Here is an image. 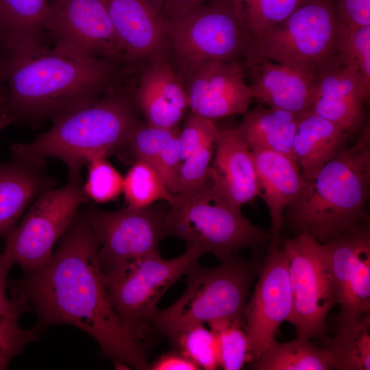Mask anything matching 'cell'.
<instances>
[{"instance_id": "ab89813d", "label": "cell", "mask_w": 370, "mask_h": 370, "mask_svg": "<svg viewBox=\"0 0 370 370\" xmlns=\"http://www.w3.org/2000/svg\"><path fill=\"white\" fill-rule=\"evenodd\" d=\"M10 269L5 263L1 252H0V316L8 312L12 306L13 299L8 298L6 288L8 287V275Z\"/></svg>"}, {"instance_id": "ba28073f", "label": "cell", "mask_w": 370, "mask_h": 370, "mask_svg": "<svg viewBox=\"0 0 370 370\" xmlns=\"http://www.w3.org/2000/svg\"><path fill=\"white\" fill-rule=\"evenodd\" d=\"M164 19L181 77L206 62L243 60L252 40L230 0H212Z\"/></svg>"}, {"instance_id": "9c48e42d", "label": "cell", "mask_w": 370, "mask_h": 370, "mask_svg": "<svg viewBox=\"0 0 370 370\" xmlns=\"http://www.w3.org/2000/svg\"><path fill=\"white\" fill-rule=\"evenodd\" d=\"M204 254L197 247L186 245L181 256L164 260L159 253L139 258L125 267L103 273L113 307L140 340L145 337L157 305L168 288L199 264Z\"/></svg>"}, {"instance_id": "6da1fadb", "label": "cell", "mask_w": 370, "mask_h": 370, "mask_svg": "<svg viewBox=\"0 0 370 370\" xmlns=\"http://www.w3.org/2000/svg\"><path fill=\"white\" fill-rule=\"evenodd\" d=\"M99 242L83 212L58 241L49 261L8 287L20 293L37 316L39 333L67 324L92 336L101 356L136 369H149L145 349L123 323L110 299L98 260Z\"/></svg>"}, {"instance_id": "ffe728a7", "label": "cell", "mask_w": 370, "mask_h": 370, "mask_svg": "<svg viewBox=\"0 0 370 370\" xmlns=\"http://www.w3.org/2000/svg\"><path fill=\"white\" fill-rule=\"evenodd\" d=\"M254 99L269 108L302 114L312 105L315 75L286 64L262 61L247 66Z\"/></svg>"}, {"instance_id": "484cf974", "label": "cell", "mask_w": 370, "mask_h": 370, "mask_svg": "<svg viewBox=\"0 0 370 370\" xmlns=\"http://www.w3.org/2000/svg\"><path fill=\"white\" fill-rule=\"evenodd\" d=\"M251 367L256 370H330L334 369V364L325 347H319L310 340L296 338L274 342Z\"/></svg>"}, {"instance_id": "5bb4252c", "label": "cell", "mask_w": 370, "mask_h": 370, "mask_svg": "<svg viewBox=\"0 0 370 370\" xmlns=\"http://www.w3.org/2000/svg\"><path fill=\"white\" fill-rule=\"evenodd\" d=\"M292 306L286 256L280 246L270 247L243 313L249 363L256 362L276 341L279 328L290 316Z\"/></svg>"}, {"instance_id": "30bf717a", "label": "cell", "mask_w": 370, "mask_h": 370, "mask_svg": "<svg viewBox=\"0 0 370 370\" xmlns=\"http://www.w3.org/2000/svg\"><path fill=\"white\" fill-rule=\"evenodd\" d=\"M280 246L288 261L293 301L286 321L295 326L297 338H325L327 317L339 300L326 246L306 232L282 238Z\"/></svg>"}, {"instance_id": "277c9868", "label": "cell", "mask_w": 370, "mask_h": 370, "mask_svg": "<svg viewBox=\"0 0 370 370\" xmlns=\"http://www.w3.org/2000/svg\"><path fill=\"white\" fill-rule=\"evenodd\" d=\"M370 123L352 146L328 162L286 208L288 225L321 243L369 219Z\"/></svg>"}, {"instance_id": "f546056e", "label": "cell", "mask_w": 370, "mask_h": 370, "mask_svg": "<svg viewBox=\"0 0 370 370\" xmlns=\"http://www.w3.org/2000/svg\"><path fill=\"white\" fill-rule=\"evenodd\" d=\"M307 0H230L252 40L262 37Z\"/></svg>"}, {"instance_id": "3957f363", "label": "cell", "mask_w": 370, "mask_h": 370, "mask_svg": "<svg viewBox=\"0 0 370 370\" xmlns=\"http://www.w3.org/2000/svg\"><path fill=\"white\" fill-rule=\"evenodd\" d=\"M142 121L127 84L55 118L47 132L10 151L13 160L40 167L48 158L60 159L69 180H78L85 164L117 152Z\"/></svg>"}, {"instance_id": "8fae6325", "label": "cell", "mask_w": 370, "mask_h": 370, "mask_svg": "<svg viewBox=\"0 0 370 370\" xmlns=\"http://www.w3.org/2000/svg\"><path fill=\"white\" fill-rule=\"evenodd\" d=\"M88 199L81 179L43 191L5 239L1 254L6 265H18L27 274L47 263L55 245Z\"/></svg>"}, {"instance_id": "9a60e30c", "label": "cell", "mask_w": 370, "mask_h": 370, "mask_svg": "<svg viewBox=\"0 0 370 370\" xmlns=\"http://www.w3.org/2000/svg\"><path fill=\"white\" fill-rule=\"evenodd\" d=\"M243 60L206 62L182 77L191 112L208 119L244 114L254 100Z\"/></svg>"}, {"instance_id": "7402d4cb", "label": "cell", "mask_w": 370, "mask_h": 370, "mask_svg": "<svg viewBox=\"0 0 370 370\" xmlns=\"http://www.w3.org/2000/svg\"><path fill=\"white\" fill-rule=\"evenodd\" d=\"M40 168L15 160L0 164V238L5 239L38 196L53 187Z\"/></svg>"}, {"instance_id": "4316f807", "label": "cell", "mask_w": 370, "mask_h": 370, "mask_svg": "<svg viewBox=\"0 0 370 370\" xmlns=\"http://www.w3.org/2000/svg\"><path fill=\"white\" fill-rule=\"evenodd\" d=\"M370 314L347 323H338L334 338L325 349L334 369H370Z\"/></svg>"}, {"instance_id": "836d02e7", "label": "cell", "mask_w": 370, "mask_h": 370, "mask_svg": "<svg viewBox=\"0 0 370 370\" xmlns=\"http://www.w3.org/2000/svg\"><path fill=\"white\" fill-rule=\"evenodd\" d=\"M88 176L83 185L88 198L99 204L116 200L122 193L123 177L106 160L97 157L87 163Z\"/></svg>"}, {"instance_id": "f1b7e54d", "label": "cell", "mask_w": 370, "mask_h": 370, "mask_svg": "<svg viewBox=\"0 0 370 370\" xmlns=\"http://www.w3.org/2000/svg\"><path fill=\"white\" fill-rule=\"evenodd\" d=\"M122 192L127 206L132 208H143L156 201L170 204L174 199L157 171L142 160H134L123 177Z\"/></svg>"}, {"instance_id": "74e56055", "label": "cell", "mask_w": 370, "mask_h": 370, "mask_svg": "<svg viewBox=\"0 0 370 370\" xmlns=\"http://www.w3.org/2000/svg\"><path fill=\"white\" fill-rule=\"evenodd\" d=\"M149 369L152 370H198L200 368L187 357L180 352L173 351L161 356L151 365Z\"/></svg>"}, {"instance_id": "8d00e7d4", "label": "cell", "mask_w": 370, "mask_h": 370, "mask_svg": "<svg viewBox=\"0 0 370 370\" xmlns=\"http://www.w3.org/2000/svg\"><path fill=\"white\" fill-rule=\"evenodd\" d=\"M340 25L348 28L370 26V0H332Z\"/></svg>"}, {"instance_id": "4dcf8cb0", "label": "cell", "mask_w": 370, "mask_h": 370, "mask_svg": "<svg viewBox=\"0 0 370 370\" xmlns=\"http://www.w3.org/2000/svg\"><path fill=\"white\" fill-rule=\"evenodd\" d=\"M10 291L12 306L0 316V370L7 369L12 358L20 354L29 343L36 341L40 334L36 326L29 330L20 326V316L30 309L20 293L11 288Z\"/></svg>"}, {"instance_id": "e575fe53", "label": "cell", "mask_w": 370, "mask_h": 370, "mask_svg": "<svg viewBox=\"0 0 370 370\" xmlns=\"http://www.w3.org/2000/svg\"><path fill=\"white\" fill-rule=\"evenodd\" d=\"M214 146L215 142L208 143L183 160L176 195L190 194L200 188L206 182L210 176Z\"/></svg>"}, {"instance_id": "ac0fdd59", "label": "cell", "mask_w": 370, "mask_h": 370, "mask_svg": "<svg viewBox=\"0 0 370 370\" xmlns=\"http://www.w3.org/2000/svg\"><path fill=\"white\" fill-rule=\"evenodd\" d=\"M365 104L356 74L336 57L315 75L314 94L309 112L352 134L363 123Z\"/></svg>"}, {"instance_id": "d590c367", "label": "cell", "mask_w": 370, "mask_h": 370, "mask_svg": "<svg viewBox=\"0 0 370 370\" xmlns=\"http://www.w3.org/2000/svg\"><path fill=\"white\" fill-rule=\"evenodd\" d=\"M219 133L214 120L191 112L179 134L182 161L203 146L214 143Z\"/></svg>"}, {"instance_id": "1f68e13d", "label": "cell", "mask_w": 370, "mask_h": 370, "mask_svg": "<svg viewBox=\"0 0 370 370\" xmlns=\"http://www.w3.org/2000/svg\"><path fill=\"white\" fill-rule=\"evenodd\" d=\"M208 323L216 338L219 366L225 370H238L249 362L248 338L242 323L220 319Z\"/></svg>"}, {"instance_id": "7bdbcfd3", "label": "cell", "mask_w": 370, "mask_h": 370, "mask_svg": "<svg viewBox=\"0 0 370 370\" xmlns=\"http://www.w3.org/2000/svg\"><path fill=\"white\" fill-rule=\"evenodd\" d=\"M52 0H49V2L51 1Z\"/></svg>"}, {"instance_id": "d6a6232c", "label": "cell", "mask_w": 370, "mask_h": 370, "mask_svg": "<svg viewBox=\"0 0 370 370\" xmlns=\"http://www.w3.org/2000/svg\"><path fill=\"white\" fill-rule=\"evenodd\" d=\"M170 343L173 349L189 358L200 369L213 370L219 367L215 336L203 324H196L187 328Z\"/></svg>"}, {"instance_id": "60d3db41", "label": "cell", "mask_w": 370, "mask_h": 370, "mask_svg": "<svg viewBox=\"0 0 370 370\" xmlns=\"http://www.w3.org/2000/svg\"><path fill=\"white\" fill-rule=\"evenodd\" d=\"M12 123L14 121L8 110L3 95L0 98V131Z\"/></svg>"}, {"instance_id": "7a4b0ae2", "label": "cell", "mask_w": 370, "mask_h": 370, "mask_svg": "<svg viewBox=\"0 0 370 370\" xmlns=\"http://www.w3.org/2000/svg\"><path fill=\"white\" fill-rule=\"evenodd\" d=\"M1 52L4 99L14 122L53 120L128 84L132 77L116 60L45 43L16 44Z\"/></svg>"}, {"instance_id": "83f0119b", "label": "cell", "mask_w": 370, "mask_h": 370, "mask_svg": "<svg viewBox=\"0 0 370 370\" xmlns=\"http://www.w3.org/2000/svg\"><path fill=\"white\" fill-rule=\"evenodd\" d=\"M336 60L356 74L362 97H370V26L348 28L339 25Z\"/></svg>"}, {"instance_id": "d4e9b609", "label": "cell", "mask_w": 370, "mask_h": 370, "mask_svg": "<svg viewBox=\"0 0 370 370\" xmlns=\"http://www.w3.org/2000/svg\"><path fill=\"white\" fill-rule=\"evenodd\" d=\"M49 0H0V47L45 43Z\"/></svg>"}, {"instance_id": "5b68a950", "label": "cell", "mask_w": 370, "mask_h": 370, "mask_svg": "<svg viewBox=\"0 0 370 370\" xmlns=\"http://www.w3.org/2000/svg\"><path fill=\"white\" fill-rule=\"evenodd\" d=\"M262 264L258 254L249 260L234 255L214 268L199 264L188 273L184 294L169 307L158 310L150 325L171 342L196 324L230 319L244 325L247 298Z\"/></svg>"}, {"instance_id": "2e32d148", "label": "cell", "mask_w": 370, "mask_h": 370, "mask_svg": "<svg viewBox=\"0 0 370 370\" xmlns=\"http://www.w3.org/2000/svg\"><path fill=\"white\" fill-rule=\"evenodd\" d=\"M129 90L144 121L151 125L174 127L188 107L184 82L171 53L157 56L135 71Z\"/></svg>"}, {"instance_id": "b9f144b4", "label": "cell", "mask_w": 370, "mask_h": 370, "mask_svg": "<svg viewBox=\"0 0 370 370\" xmlns=\"http://www.w3.org/2000/svg\"><path fill=\"white\" fill-rule=\"evenodd\" d=\"M5 94L4 77H3V66L0 50V98Z\"/></svg>"}, {"instance_id": "7c38bea8", "label": "cell", "mask_w": 370, "mask_h": 370, "mask_svg": "<svg viewBox=\"0 0 370 370\" xmlns=\"http://www.w3.org/2000/svg\"><path fill=\"white\" fill-rule=\"evenodd\" d=\"M164 203L143 208L108 212L88 208L85 219L99 242L98 260L103 273L121 269L146 256L159 253L164 236Z\"/></svg>"}, {"instance_id": "f35d334b", "label": "cell", "mask_w": 370, "mask_h": 370, "mask_svg": "<svg viewBox=\"0 0 370 370\" xmlns=\"http://www.w3.org/2000/svg\"><path fill=\"white\" fill-rule=\"evenodd\" d=\"M164 17L171 16L212 0H158Z\"/></svg>"}, {"instance_id": "603a6c76", "label": "cell", "mask_w": 370, "mask_h": 370, "mask_svg": "<svg viewBox=\"0 0 370 370\" xmlns=\"http://www.w3.org/2000/svg\"><path fill=\"white\" fill-rule=\"evenodd\" d=\"M350 134L311 112L302 114L293 140V153L306 181L347 146Z\"/></svg>"}, {"instance_id": "e0dca14e", "label": "cell", "mask_w": 370, "mask_h": 370, "mask_svg": "<svg viewBox=\"0 0 370 370\" xmlns=\"http://www.w3.org/2000/svg\"><path fill=\"white\" fill-rule=\"evenodd\" d=\"M131 72L145 62L171 53L164 16L158 0H104Z\"/></svg>"}, {"instance_id": "52a82bcc", "label": "cell", "mask_w": 370, "mask_h": 370, "mask_svg": "<svg viewBox=\"0 0 370 370\" xmlns=\"http://www.w3.org/2000/svg\"><path fill=\"white\" fill-rule=\"evenodd\" d=\"M339 23L332 0H307L251 41L247 66L276 61L314 75L336 57Z\"/></svg>"}, {"instance_id": "d6986e66", "label": "cell", "mask_w": 370, "mask_h": 370, "mask_svg": "<svg viewBox=\"0 0 370 370\" xmlns=\"http://www.w3.org/2000/svg\"><path fill=\"white\" fill-rule=\"evenodd\" d=\"M209 177L217 191L238 208L260 196L252 153L233 128L219 130Z\"/></svg>"}, {"instance_id": "8992f818", "label": "cell", "mask_w": 370, "mask_h": 370, "mask_svg": "<svg viewBox=\"0 0 370 370\" xmlns=\"http://www.w3.org/2000/svg\"><path fill=\"white\" fill-rule=\"evenodd\" d=\"M215 188L208 177L196 191L174 195L164 220V235L211 253L220 261L247 247L270 244L271 234L253 225Z\"/></svg>"}, {"instance_id": "44dd1931", "label": "cell", "mask_w": 370, "mask_h": 370, "mask_svg": "<svg viewBox=\"0 0 370 370\" xmlns=\"http://www.w3.org/2000/svg\"><path fill=\"white\" fill-rule=\"evenodd\" d=\"M264 200L271 219L270 247L282 242L284 212L302 190L306 180L295 160L267 149L251 151Z\"/></svg>"}, {"instance_id": "cb8c5ba5", "label": "cell", "mask_w": 370, "mask_h": 370, "mask_svg": "<svg viewBox=\"0 0 370 370\" xmlns=\"http://www.w3.org/2000/svg\"><path fill=\"white\" fill-rule=\"evenodd\" d=\"M301 116L286 110L264 108L259 103L246 112L233 130L251 151L267 149L295 160L293 145Z\"/></svg>"}, {"instance_id": "4fadbf2b", "label": "cell", "mask_w": 370, "mask_h": 370, "mask_svg": "<svg viewBox=\"0 0 370 370\" xmlns=\"http://www.w3.org/2000/svg\"><path fill=\"white\" fill-rule=\"evenodd\" d=\"M53 45L91 58H105L127 66L104 0H52L45 22Z\"/></svg>"}]
</instances>
